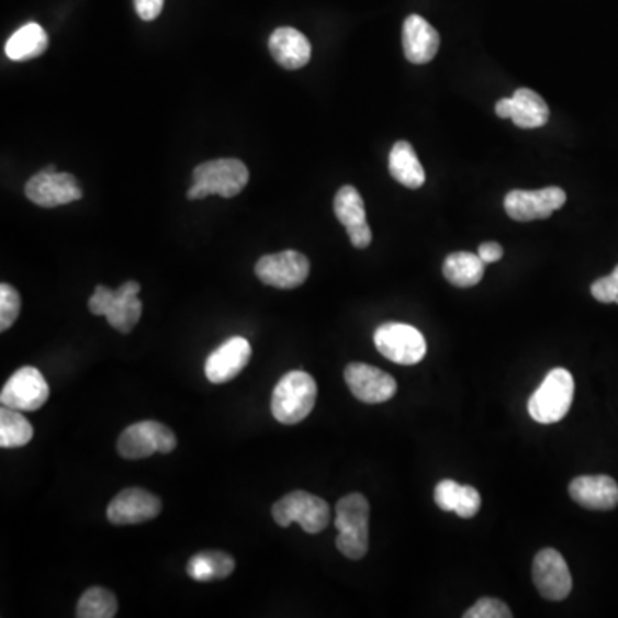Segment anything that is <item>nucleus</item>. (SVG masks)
<instances>
[{
  "instance_id": "obj_12",
  "label": "nucleus",
  "mask_w": 618,
  "mask_h": 618,
  "mask_svg": "<svg viewBox=\"0 0 618 618\" xmlns=\"http://www.w3.org/2000/svg\"><path fill=\"white\" fill-rule=\"evenodd\" d=\"M310 260L303 252L288 251L267 255L258 261L255 273L265 285L277 289H295L310 277Z\"/></svg>"
},
{
  "instance_id": "obj_33",
  "label": "nucleus",
  "mask_w": 618,
  "mask_h": 618,
  "mask_svg": "<svg viewBox=\"0 0 618 618\" xmlns=\"http://www.w3.org/2000/svg\"><path fill=\"white\" fill-rule=\"evenodd\" d=\"M477 255H480L481 260L485 261V263H496V261H501L502 257H504V248H502L498 243H483L477 249Z\"/></svg>"
},
{
  "instance_id": "obj_24",
  "label": "nucleus",
  "mask_w": 618,
  "mask_h": 618,
  "mask_svg": "<svg viewBox=\"0 0 618 618\" xmlns=\"http://www.w3.org/2000/svg\"><path fill=\"white\" fill-rule=\"evenodd\" d=\"M48 47V36L38 23H29L12 33L5 42V56L14 63L35 59L42 56Z\"/></svg>"
},
{
  "instance_id": "obj_23",
  "label": "nucleus",
  "mask_w": 618,
  "mask_h": 618,
  "mask_svg": "<svg viewBox=\"0 0 618 618\" xmlns=\"http://www.w3.org/2000/svg\"><path fill=\"white\" fill-rule=\"evenodd\" d=\"M389 170L395 181L409 190H418L425 184V169L409 142L395 143L389 155Z\"/></svg>"
},
{
  "instance_id": "obj_18",
  "label": "nucleus",
  "mask_w": 618,
  "mask_h": 618,
  "mask_svg": "<svg viewBox=\"0 0 618 618\" xmlns=\"http://www.w3.org/2000/svg\"><path fill=\"white\" fill-rule=\"evenodd\" d=\"M251 344L245 337H231L206 358L205 374L212 383H227L248 367Z\"/></svg>"
},
{
  "instance_id": "obj_4",
  "label": "nucleus",
  "mask_w": 618,
  "mask_h": 618,
  "mask_svg": "<svg viewBox=\"0 0 618 618\" xmlns=\"http://www.w3.org/2000/svg\"><path fill=\"white\" fill-rule=\"evenodd\" d=\"M574 389L571 371L565 368L550 371L529 398V416L540 425L562 422L574 401Z\"/></svg>"
},
{
  "instance_id": "obj_32",
  "label": "nucleus",
  "mask_w": 618,
  "mask_h": 618,
  "mask_svg": "<svg viewBox=\"0 0 618 618\" xmlns=\"http://www.w3.org/2000/svg\"><path fill=\"white\" fill-rule=\"evenodd\" d=\"M166 0H134V9L143 21H154L160 16Z\"/></svg>"
},
{
  "instance_id": "obj_3",
  "label": "nucleus",
  "mask_w": 618,
  "mask_h": 618,
  "mask_svg": "<svg viewBox=\"0 0 618 618\" xmlns=\"http://www.w3.org/2000/svg\"><path fill=\"white\" fill-rule=\"evenodd\" d=\"M315 379L304 371H289L277 383L272 395V414L282 425H297L312 414L315 407Z\"/></svg>"
},
{
  "instance_id": "obj_9",
  "label": "nucleus",
  "mask_w": 618,
  "mask_h": 618,
  "mask_svg": "<svg viewBox=\"0 0 618 618\" xmlns=\"http://www.w3.org/2000/svg\"><path fill=\"white\" fill-rule=\"evenodd\" d=\"M568 194L562 188L550 186L544 190H514L505 196L504 206L508 217L517 222L544 221L562 209Z\"/></svg>"
},
{
  "instance_id": "obj_30",
  "label": "nucleus",
  "mask_w": 618,
  "mask_h": 618,
  "mask_svg": "<svg viewBox=\"0 0 618 618\" xmlns=\"http://www.w3.org/2000/svg\"><path fill=\"white\" fill-rule=\"evenodd\" d=\"M513 611L504 602L496 598H481L474 607L469 608L464 618H510Z\"/></svg>"
},
{
  "instance_id": "obj_28",
  "label": "nucleus",
  "mask_w": 618,
  "mask_h": 618,
  "mask_svg": "<svg viewBox=\"0 0 618 618\" xmlns=\"http://www.w3.org/2000/svg\"><path fill=\"white\" fill-rule=\"evenodd\" d=\"M76 615L79 618H112L117 615V598L105 587L93 586L79 598Z\"/></svg>"
},
{
  "instance_id": "obj_6",
  "label": "nucleus",
  "mask_w": 618,
  "mask_h": 618,
  "mask_svg": "<svg viewBox=\"0 0 618 618\" xmlns=\"http://www.w3.org/2000/svg\"><path fill=\"white\" fill-rule=\"evenodd\" d=\"M374 346L380 355L402 367H413L425 359L426 340L413 325L383 324L374 330Z\"/></svg>"
},
{
  "instance_id": "obj_13",
  "label": "nucleus",
  "mask_w": 618,
  "mask_h": 618,
  "mask_svg": "<svg viewBox=\"0 0 618 618\" xmlns=\"http://www.w3.org/2000/svg\"><path fill=\"white\" fill-rule=\"evenodd\" d=\"M532 581L540 595L550 602H562L571 595V571L565 559L553 548H544L535 557Z\"/></svg>"
},
{
  "instance_id": "obj_20",
  "label": "nucleus",
  "mask_w": 618,
  "mask_h": 618,
  "mask_svg": "<svg viewBox=\"0 0 618 618\" xmlns=\"http://www.w3.org/2000/svg\"><path fill=\"white\" fill-rule=\"evenodd\" d=\"M572 501L587 510H611L618 505V485L614 477L580 476L569 486Z\"/></svg>"
},
{
  "instance_id": "obj_8",
  "label": "nucleus",
  "mask_w": 618,
  "mask_h": 618,
  "mask_svg": "<svg viewBox=\"0 0 618 618\" xmlns=\"http://www.w3.org/2000/svg\"><path fill=\"white\" fill-rule=\"evenodd\" d=\"M24 194L42 209H56L83 198V191L75 176L57 172L54 166L45 167L42 172L35 173L24 186Z\"/></svg>"
},
{
  "instance_id": "obj_10",
  "label": "nucleus",
  "mask_w": 618,
  "mask_h": 618,
  "mask_svg": "<svg viewBox=\"0 0 618 618\" xmlns=\"http://www.w3.org/2000/svg\"><path fill=\"white\" fill-rule=\"evenodd\" d=\"M48 397H50V386L44 374L33 367L20 368L0 392L2 406L26 411V413L42 409Z\"/></svg>"
},
{
  "instance_id": "obj_21",
  "label": "nucleus",
  "mask_w": 618,
  "mask_h": 618,
  "mask_svg": "<svg viewBox=\"0 0 618 618\" xmlns=\"http://www.w3.org/2000/svg\"><path fill=\"white\" fill-rule=\"evenodd\" d=\"M268 48L272 52L277 64L295 71L306 66L312 59V44L310 40L295 29H277L268 40Z\"/></svg>"
},
{
  "instance_id": "obj_27",
  "label": "nucleus",
  "mask_w": 618,
  "mask_h": 618,
  "mask_svg": "<svg viewBox=\"0 0 618 618\" xmlns=\"http://www.w3.org/2000/svg\"><path fill=\"white\" fill-rule=\"evenodd\" d=\"M23 411L12 407H0V447L18 449L30 443L33 438V426L24 418Z\"/></svg>"
},
{
  "instance_id": "obj_29",
  "label": "nucleus",
  "mask_w": 618,
  "mask_h": 618,
  "mask_svg": "<svg viewBox=\"0 0 618 618\" xmlns=\"http://www.w3.org/2000/svg\"><path fill=\"white\" fill-rule=\"evenodd\" d=\"M21 313V295L9 284L0 285V330L5 332L16 324Z\"/></svg>"
},
{
  "instance_id": "obj_17",
  "label": "nucleus",
  "mask_w": 618,
  "mask_h": 618,
  "mask_svg": "<svg viewBox=\"0 0 618 618\" xmlns=\"http://www.w3.org/2000/svg\"><path fill=\"white\" fill-rule=\"evenodd\" d=\"M495 112L498 117L513 119V123L520 130H538L550 119L547 102L529 88H519L510 99L498 100Z\"/></svg>"
},
{
  "instance_id": "obj_5",
  "label": "nucleus",
  "mask_w": 618,
  "mask_h": 618,
  "mask_svg": "<svg viewBox=\"0 0 618 618\" xmlns=\"http://www.w3.org/2000/svg\"><path fill=\"white\" fill-rule=\"evenodd\" d=\"M272 516L282 528H289L292 523H297L307 535H318L330 524V507L324 498L303 490H295L276 502Z\"/></svg>"
},
{
  "instance_id": "obj_25",
  "label": "nucleus",
  "mask_w": 618,
  "mask_h": 618,
  "mask_svg": "<svg viewBox=\"0 0 618 618\" xmlns=\"http://www.w3.org/2000/svg\"><path fill=\"white\" fill-rule=\"evenodd\" d=\"M236 569V562L233 557L217 550L210 552H200L191 557L190 562L186 565V572L191 580L198 583H213V581L227 580Z\"/></svg>"
},
{
  "instance_id": "obj_15",
  "label": "nucleus",
  "mask_w": 618,
  "mask_h": 618,
  "mask_svg": "<svg viewBox=\"0 0 618 618\" xmlns=\"http://www.w3.org/2000/svg\"><path fill=\"white\" fill-rule=\"evenodd\" d=\"M162 513V502L154 493L143 488H126L112 498L106 517L115 526L148 523Z\"/></svg>"
},
{
  "instance_id": "obj_7",
  "label": "nucleus",
  "mask_w": 618,
  "mask_h": 618,
  "mask_svg": "<svg viewBox=\"0 0 618 618\" xmlns=\"http://www.w3.org/2000/svg\"><path fill=\"white\" fill-rule=\"evenodd\" d=\"M178 446L172 429L158 422H139L127 426L117 440V450L124 459L139 461L154 453H170Z\"/></svg>"
},
{
  "instance_id": "obj_11",
  "label": "nucleus",
  "mask_w": 618,
  "mask_h": 618,
  "mask_svg": "<svg viewBox=\"0 0 618 618\" xmlns=\"http://www.w3.org/2000/svg\"><path fill=\"white\" fill-rule=\"evenodd\" d=\"M194 182L203 186L209 194L234 198L245 190L249 181V170L237 158H218L201 164L194 169Z\"/></svg>"
},
{
  "instance_id": "obj_2",
  "label": "nucleus",
  "mask_w": 618,
  "mask_h": 618,
  "mask_svg": "<svg viewBox=\"0 0 618 618\" xmlns=\"http://www.w3.org/2000/svg\"><path fill=\"white\" fill-rule=\"evenodd\" d=\"M139 292L142 285L136 280H127L117 291L97 285L95 292L88 301V307L93 315L105 316L115 330L130 334L142 318L143 304L138 297Z\"/></svg>"
},
{
  "instance_id": "obj_26",
  "label": "nucleus",
  "mask_w": 618,
  "mask_h": 618,
  "mask_svg": "<svg viewBox=\"0 0 618 618\" xmlns=\"http://www.w3.org/2000/svg\"><path fill=\"white\" fill-rule=\"evenodd\" d=\"M485 265L474 252H452L443 261V277L456 288H473L485 276Z\"/></svg>"
},
{
  "instance_id": "obj_31",
  "label": "nucleus",
  "mask_w": 618,
  "mask_h": 618,
  "mask_svg": "<svg viewBox=\"0 0 618 618\" xmlns=\"http://www.w3.org/2000/svg\"><path fill=\"white\" fill-rule=\"evenodd\" d=\"M591 294L599 303L618 304V265L614 272L608 277L596 280L595 284L591 285Z\"/></svg>"
},
{
  "instance_id": "obj_16",
  "label": "nucleus",
  "mask_w": 618,
  "mask_h": 618,
  "mask_svg": "<svg viewBox=\"0 0 618 618\" xmlns=\"http://www.w3.org/2000/svg\"><path fill=\"white\" fill-rule=\"evenodd\" d=\"M335 217L346 227L351 245L358 249H367L371 245L373 234L367 221V209L361 194L352 186H344L334 200Z\"/></svg>"
},
{
  "instance_id": "obj_19",
  "label": "nucleus",
  "mask_w": 618,
  "mask_h": 618,
  "mask_svg": "<svg viewBox=\"0 0 618 618\" xmlns=\"http://www.w3.org/2000/svg\"><path fill=\"white\" fill-rule=\"evenodd\" d=\"M402 47L409 63L428 64L440 48V35L425 18L411 14L402 26Z\"/></svg>"
},
{
  "instance_id": "obj_1",
  "label": "nucleus",
  "mask_w": 618,
  "mask_h": 618,
  "mask_svg": "<svg viewBox=\"0 0 618 618\" xmlns=\"http://www.w3.org/2000/svg\"><path fill=\"white\" fill-rule=\"evenodd\" d=\"M335 528L339 529L337 536V550L351 560H361L368 553L370 543V504L367 496L361 493H351L337 502L335 508Z\"/></svg>"
},
{
  "instance_id": "obj_22",
  "label": "nucleus",
  "mask_w": 618,
  "mask_h": 618,
  "mask_svg": "<svg viewBox=\"0 0 618 618\" xmlns=\"http://www.w3.org/2000/svg\"><path fill=\"white\" fill-rule=\"evenodd\" d=\"M435 504L446 513H456L462 519H471L480 513L481 495L473 486L459 485L453 480H441L435 486Z\"/></svg>"
},
{
  "instance_id": "obj_14",
  "label": "nucleus",
  "mask_w": 618,
  "mask_h": 618,
  "mask_svg": "<svg viewBox=\"0 0 618 618\" xmlns=\"http://www.w3.org/2000/svg\"><path fill=\"white\" fill-rule=\"evenodd\" d=\"M349 391L364 404H382L397 392V382L391 374L364 362H351L344 371Z\"/></svg>"
}]
</instances>
